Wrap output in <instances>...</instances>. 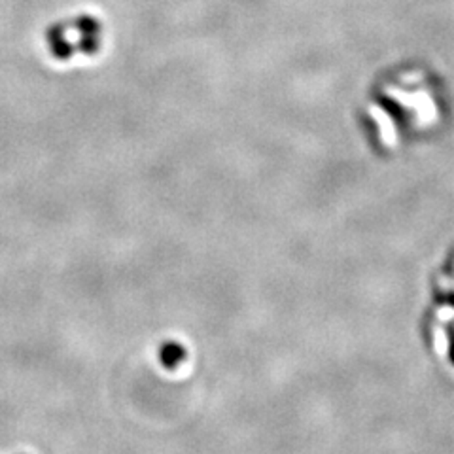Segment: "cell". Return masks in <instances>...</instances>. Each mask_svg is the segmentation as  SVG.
Masks as SVG:
<instances>
[{"label":"cell","mask_w":454,"mask_h":454,"mask_svg":"<svg viewBox=\"0 0 454 454\" xmlns=\"http://www.w3.org/2000/svg\"><path fill=\"white\" fill-rule=\"evenodd\" d=\"M71 25L78 29L82 34H99V31H101V23L91 15H82V17L72 21Z\"/></svg>","instance_id":"7a4b0ae2"},{"label":"cell","mask_w":454,"mask_h":454,"mask_svg":"<svg viewBox=\"0 0 454 454\" xmlns=\"http://www.w3.org/2000/svg\"><path fill=\"white\" fill-rule=\"evenodd\" d=\"M101 48V42L97 38V34H83L82 38L78 40L76 52L83 53V55H95Z\"/></svg>","instance_id":"3957f363"},{"label":"cell","mask_w":454,"mask_h":454,"mask_svg":"<svg viewBox=\"0 0 454 454\" xmlns=\"http://www.w3.org/2000/svg\"><path fill=\"white\" fill-rule=\"evenodd\" d=\"M66 23H57V25L50 27V31H48V40L50 42H53V40L61 38V36H64V29H66Z\"/></svg>","instance_id":"277c9868"},{"label":"cell","mask_w":454,"mask_h":454,"mask_svg":"<svg viewBox=\"0 0 454 454\" xmlns=\"http://www.w3.org/2000/svg\"><path fill=\"white\" fill-rule=\"evenodd\" d=\"M52 44V55L55 59H61V61H64V59H71L72 55H74V52H76V45L71 44L69 40L64 38V36H61V38L53 40V42H50Z\"/></svg>","instance_id":"6da1fadb"}]
</instances>
